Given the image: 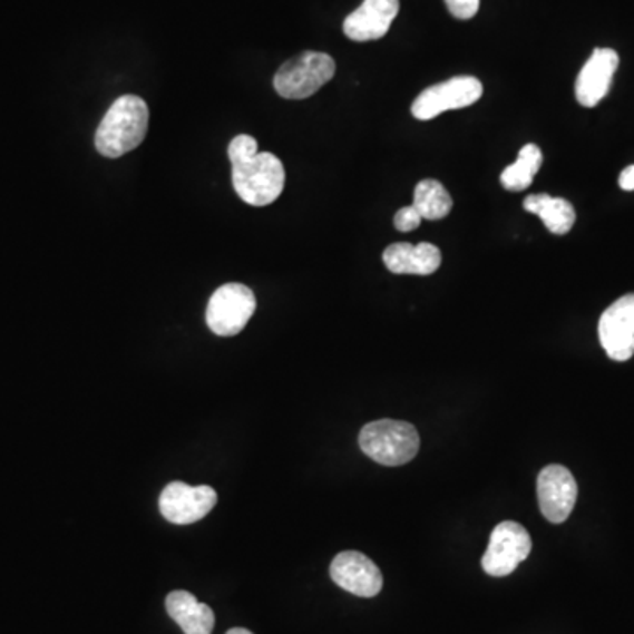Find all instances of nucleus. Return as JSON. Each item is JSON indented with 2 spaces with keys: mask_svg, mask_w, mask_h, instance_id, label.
<instances>
[{
  "mask_svg": "<svg viewBox=\"0 0 634 634\" xmlns=\"http://www.w3.org/2000/svg\"><path fill=\"white\" fill-rule=\"evenodd\" d=\"M166 612L185 634H212L215 626L214 609L199 603L187 591H175L166 597Z\"/></svg>",
  "mask_w": 634,
  "mask_h": 634,
  "instance_id": "nucleus-15",
  "label": "nucleus"
},
{
  "mask_svg": "<svg viewBox=\"0 0 634 634\" xmlns=\"http://www.w3.org/2000/svg\"><path fill=\"white\" fill-rule=\"evenodd\" d=\"M226 634H254L251 633L248 630H244V627H233V630L227 631Z\"/></svg>",
  "mask_w": 634,
  "mask_h": 634,
  "instance_id": "nucleus-22",
  "label": "nucleus"
},
{
  "mask_svg": "<svg viewBox=\"0 0 634 634\" xmlns=\"http://www.w3.org/2000/svg\"><path fill=\"white\" fill-rule=\"evenodd\" d=\"M148 117L150 111L142 97L133 94L118 97L97 127V152L109 159H117L138 148L147 136Z\"/></svg>",
  "mask_w": 634,
  "mask_h": 634,
  "instance_id": "nucleus-2",
  "label": "nucleus"
},
{
  "mask_svg": "<svg viewBox=\"0 0 634 634\" xmlns=\"http://www.w3.org/2000/svg\"><path fill=\"white\" fill-rule=\"evenodd\" d=\"M543 164V152L538 145L527 144L518 152V159L500 175V184L511 193H521L530 187Z\"/></svg>",
  "mask_w": 634,
  "mask_h": 634,
  "instance_id": "nucleus-17",
  "label": "nucleus"
},
{
  "mask_svg": "<svg viewBox=\"0 0 634 634\" xmlns=\"http://www.w3.org/2000/svg\"><path fill=\"white\" fill-rule=\"evenodd\" d=\"M330 576L339 587L358 597H374L381 593L382 575L374 560L360 552H342L330 566Z\"/></svg>",
  "mask_w": 634,
  "mask_h": 634,
  "instance_id": "nucleus-11",
  "label": "nucleus"
},
{
  "mask_svg": "<svg viewBox=\"0 0 634 634\" xmlns=\"http://www.w3.org/2000/svg\"><path fill=\"white\" fill-rule=\"evenodd\" d=\"M599 342L615 362H627L634 354V293L612 303L601 315Z\"/></svg>",
  "mask_w": 634,
  "mask_h": 634,
  "instance_id": "nucleus-10",
  "label": "nucleus"
},
{
  "mask_svg": "<svg viewBox=\"0 0 634 634\" xmlns=\"http://www.w3.org/2000/svg\"><path fill=\"white\" fill-rule=\"evenodd\" d=\"M227 157L232 160L233 187L242 202L266 206L281 196L286 184L284 164L272 152H257L253 136H235Z\"/></svg>",
  "mask_w": 634,
  "mask_h": 634,
  "instance_id": "nucleus-1",
  "label": "nucleus"
},
{
  "mask_svg": "<svg viewBox=\"0 0 634 634\" xmlns=\"http://www.w3.org/2000/svg\"><path fill=\"white\" fill-rule=\"evenodd\" d=\"M529 214L538 215L548 232L554 235H567L576 221L572 203L563 198H554L550 194H530L524 202Z\"/></svg>",
  "mask_w": 634,
  "mask_h": 634,
  "instance_id": "nucleus-16",
  "label": "nucleus"
},
{
  "mask_svg": "<svg viewBox=\"0 0 634 634\" xmlns=\"http://www.w3.org/2000/svg\"><path fill=\"white\" fill-rule=\"evenodd\" d=\"M382 261L390 272L399 275H430L441 266V251L433 244L412 245L408 242L390 245L382 253Z\"/></svg>",
  "mask_w": 634,
  "mask_h": 634,
  "instance_id": "nucleus-14",
  "label": "nucleus"
},
{
  "mask_svg": "<svg viewBox=\"0 0 634 634\" xmlns=\"http://www.w3.org/2000/svg\"><path fill=\"white\" fill-rule=\"evenodd\" d=\"M217 505V491L208 485L191 487L173 481L160 491L159 509L166 520L177 526H189L205 518Z\"/></svg>",
  "mask_w": 634,
  "mask_h": 634,
  "instance_id": "nucleus-8",
  "label": "nucleus"
},
{
  "mask_svg": "<svg viewBox=\"0 0 634 634\" xmlns=\"http://www.w3.org/2000/svg\"><path fill=\"white\" fill-rule=\"evenodd\" d=\"M618 185H621V189L634 191V164L633 166H627V168L621 173Z\"/></svg>",
  "mask_w": 634,
  "mask_h": 634,
  "instance_id": "nucleus-21",
  "label": "nucleus"
},
{
  "mask_svg": "<svg viewBox=\"0 0 634 634\" xmlns=\"http://www.w3.org/2000/svg\"><path fill=\"white\" fill-rule=\"evenodd\" d=\"M421 221H423V217H421L420 212H418L412 205L400 208L396 214V218H393L397 230L402 233H409L412 232V230H417V227H420Z\"/></svg>",
  "mask_w": 634,
  "mask_h": 634,
  "instance_id": "nucleus-19",
  "label": "nucleus"
},
{
  "mask_svg": "<svg viewBox=\"0 0 634 634\" xmlns=\"http://www.w3.org/2000/svg\"><path fill=\"white\" fill-rule=\"evenodd\" d=\"M617 68V51L612 48H596L576 78V101L585 108L599 105L612 87Z\"/></svg>",
  "mask_w": 634,
  "mask_h": 634,
  "instance_id": "nucleus-12",
  "label": "nucleus"
},
{
  "mask_svg": "<svg viewBox=\"0 0 634 634\" xmlns=\"http://www.w3.org/2000/svg\"><path fill=\"white\" fill-rule=\"evenodd\" d=\"M256 312V296L251 287L230 282L218 287L206 308V324L218 336L238 335Z\"/></svg>",
  "mask_w": 634,
  "mask_h": 634,
  "instance_id": "nucleus-5",
  "label": "nucleus"
},
{
  "mask_svg": "<svg viewBox=\"0 0 634 634\" xmlns=\"http://www.w3.org/2000/svg\"><path fill=\"white\" fill-rule=\"evenodd\" d=\"M530 550H533V539L526 527H521L517 521H500L499 526L491 530L490 543L481 559V566L487 575L496 578L508 576L517 569L518 564L529 557Z\"/></svg>",
  "mask_w": 634,
  "mask_h": 634,
  "instance_id": "nucleus-7",
  "label": "nucleus"
},
{
  "mask_svg": "<svg viewBox=\"0 0 634 634\" xmlns=\"http://www.w3.org/2000/svg\"><path fill=\"white\" fill-rule=\"evenodd\" d=\"M399 9V0H363V4L345 18L344 35L358 42L384 38Z\"/></svg>",
  "mask_w": 634,
  "mask_h": 634,
  "instance_id": "nucleus-13",
  "label": "nucleus"
},
{
  "mask_svg": "<svg viewBox=\"0 0 634 634\" xmlns=\"http://www.w3.org/2000/svg\"><path fill=\"white\" fill-rule=\"evenodd\" d=\"M446 8L458 20H471L479 9V0H445Z\"/></svg>",
  "mask_w": 634,
  "mask_h": 634,
  "instance_id": "nucleus-20",
  "label": "nucleus"
},
{
  "mask_svg": "<svg viewBox=\"0 0 634 634\" xmlns=\"http://www.w3.org/2000/svg\"><path fill=\"white\" fill-rule=\"evenodd\" d=\"M484 96V84L475 76H455L442 84L425 89L412 103L411 111L418 120H432L437 115L462 109L478 103Z\"/></svg>",
  "mask_w": 634,
  "mask_h": 634,
  "instance_id": "nucleus-6",
  "label": "nucleus"
},
{
  "mask_svg": "<svg viewBox=\"0 0 634 634\" xmlns=\"http://www.w3.org/2000/svg\"><path fill=\"white\" fill-rule=\"evenodd\" d=\"M335 60L321 51H303L282 64L273 87L284 99H308L335 76Z\"/></svg>",
  "mask_w": 634,
  "mask_h": 634,
  "instance_id": "nucleus-4",
  "label": "nucleus"
},
{
  "mask_svg": "<svg viewBox=\"0 0 634 634\" xmlns=\"http://www.w3.org/2000/svg\"><path fill=\"white\" fill-rule=\"evenodd\" d=\"M412 206L427 221H441L453 208V199L441 182L429 178V181H421L417 185Z\"/></svg>",
  "mask_w": 634,
  "mask_h": 634,
  "instance_id": "nucleus-18",
  "label": "nucleus"
},
{
  "mask_svg": "<svg viewBox=\"0 0 634 634\" xmlns=\"http://www.w3.org/2000/svg\"><path fill=\"white\" fill-rule=\"evenodd\" d=\"M578 499V485L567 467L546 466L538 476V500L543 517L552 524H563L572 515Z\"/></svg>",
  "mask_w": 634,
  "mask_h": 634,
  "instance_id": "nucleus-9",
  "label": "nucleus"
},
{
  "mask_svg": "<svg viewBox=\"0 0 634 634\" xmlns=\"http://www.w3.org/2000/svg\"><path fill=\"white\" fill-rule=\"evenodd\" d=\"M360 448L367 457L381 466L399 467L417 457L420 451V433L408 421H372L360 432Z\"/></svg>",
  "mask_w": 634,
  "mask_h": 634,
  "instance_id": "nucleus-3",
  "label": "nucleus"
}]
</instances>
